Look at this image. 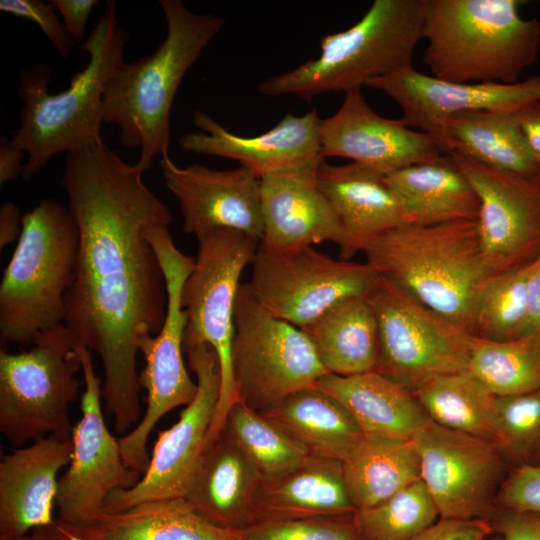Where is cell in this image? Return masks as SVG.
I'll return each instance as SVG.
<instances>
[{
    "mask_svg": "<svg viewBox=\"0 0 540 540\" xmlns=\"http://www.w3.org/2000/svg\"><path fill=\"white\" fill-rule=\"evenodd\" d=\"M22 217L18 206L4 202L0 208V248L19 238L22 230Z\"/></svg>",
    "mask_w": 540,
    "mask_h": 540,
    "instance_id": "f907efd6",
    "label": "cell"
},
{
    "mask_svg": "<svg viewBox=\"0 0 540 540\" xmlns=\"http://www.w3.org/2000/svg\"><path fill=\"white\" fill-rule=\"evenodd\" d=\"M0 540H84L70 525L55 520L49 525L38 527L18 537H3Z\"/></svg>",
    "mask_w": 540,
    "mask_h": 540,
    "instance_id": "681fc988",
    "label": "cell"
},
{
    "mask_svg": "<svg viewBox=\"0 0 540 540\" xmlns=\"http://www.w3.org/2000/svg\"><path fill=\"white\" fill-rule=\"evenodd\" d=\"M71 455V437L50 434L2 457L0 536H23L55 521L58 474Z\"/></svg>",
    "mask_w": 540,
    "mask_h": 540,
    "instance_id": "7402d4cb",
    "label": "cell"
},
{
    "mask_svg": "<svg viewBox=\"0 0 540 540\" xmlns=\"http://www.w3.org/2000/svg\"><path fill=\"white\" fill-rule=\"evenodd\" d=\"M322 119L315 108L303 115L286 114L270 130L244 137L226 130L210 115L196 111L198 132L183 134L178 145L187 152L238 161L258 178L268 175L318 170Z\"/></svg>",
    "mask_w": 540,
    "mask_h": 540,
    "instance_id": "d6986e66",
    "label": "cell"
},
{
    "mask_svg": "<svg viewBox=\"0 0 540 540\" xmlns=\"http://www.w3.org/2000/svg\"><path fill=\"white\" fill-rule=\"evenodd\" d=\"M232 367L239 400L262 414L328 373L304 331L267 311L249 283L236 298Z\"/></svg>",
    "mask_w": 540,
    "mask_h": 540,
    "instance_id": "8fae6325",
    "label": "cell"
},
{
    "mask_svg": "<svg viewBox=\"0 0 540 540\" xmlns=\"http://www.w3.org/2000/svg\"><path fill=\"white\" fill-rule=\"evenodd\" d=\"M350 499L357 510L386 500L420 479V461L412 440L367 436L343 461Z\"/></svg>",
    "mask_w": 540,
    "mask_h": 540,
    "instance_id": "d6a6232c",
    "label": "cell"
},
{
    "mask_svg": "<svg viewBox=\"0 0 540 540\" xmlns=\"http://www.w3.org/2000/svg\"><path fill=\"white\" fill-rule=\"evenodd\" d=\"M168 190L178 201L183 231L197 239L217 228L263 235L261 179L246 168L216 170L200 164L176 165L165 155L160 161Z\"/></svg>",
    "mask_w": 540,
    "mask_h": 540,
    "instance_id": "ffe728a7",
    "label": "cell"
},
{
    "mask_svg": "<svg viewBox=\"0 0 540 540\" xmlns=\"http://www.w3.org/2000/svg\"><path fill=\"white\" fill-rule=\"evenodd\" d=\"M168 226L155 224L144 231L164 275L167 309L159 332L138 340V352L145 361L139 384L147 392V406L139 423L119 439L124 463L139 472L148 468L151 456L147 442L155 425L169 411L189 405L198 392V384L190 378L183 358L187 317L181 305L183 284L195 260L176 247Z\"/></svg>",
    "mask_w": 540,
    "mask_h": 540,
    "instance_id": "30bf717a",
    "label": "cell"
},
{
    "mask_svg": "<svg viewBox=\"0 0 540 540\" xmlns=\"http://www.w3.org/2000/svg\"><path fill=\"white\" fill-rule=\"evenodd\" d=\"M540 443V388L496 396L494 445L515 466L529 462Z\"/></svg>",
    "mask_w": 540,
    "mask_h": 540,
    "instance_id": "f35d334b",
    "label": "cell"
},
{
    "mask_svg": "<svg viewBox=\"0 0 540 540\" xmlns=\"http://www.w3.org/2000/svg\"><path fill=\"white\" fill-rule=\"evenodd\" d=\"M62 16V21L74 41H81L86 32L89 16L99 4L97 0H51Z\"/></svg>",
    "mask_w": 540,
    "mask_h": 540,
    "instance_id": "f6af8a7d",
    "label": "cell"
},
{
    "mask_svg": "<svg viewBox=\"0 0 540 540\" xmlns=\"http://www.w3.org/2000/svg\"><path fill=\"white\" fill-rule=\"evenodd\" d=\"M73 528L84 540H245L243 530L214 525L185 498L102 512L89 524Z\"/></svg>",
    "mask_w": 540,
    "mask_h": 540,
    "instance_id": "f1b7e54d",
    "label": "cell"
},
{
    "mask_svg": "<svg viewBox=\"0 0 540 540\" xmlns=\"http://www.w3.org/2000/svg\"><path fill=\"white\" fill-rule=\"evenodd\" d=\"M249 285L274 316L303 328L336 303L366 297L379 274L367 262L333 259L312 245L272 247L259 242Z\"/></svg>",
    "mask_w": 540,
    "mask_h": 540,
    "instance_id": "4fadbf2b",
    "label": "cell"
},
{
    "mask_svg": "<svg viewBox=\"0 0 540 540\" xmlns=\"http://www.w3.org/2000/svg\"><path fill=\"white\" fill-rule=\"evenodd\" d=\"M493 525L502 540H540V518L500 509Z\"/></svg>",
    "mask_w": 540,
    "mask_h": 540,
    "instance_id": "ee69618b",
    "label": "cell"
},
{
    "mask_svg": "<svg viewBox=\"0 0 540 540\" xmlns=\"http://www.w3.org/2000/svg\"><path fill=\"white\" fill-rule=\"evenodd\" d=\"M498 540H502V539L500 538V539H498Z\"/></svg>",
    "mask_w": 540,
    "mask_h": 540,
    "instance_id": "f5cc1de1",
    "label": "cell"
},
{
    "mask_svg": "<svg viewBox=\"0 0 540 540\" xmlns=\"http://www.w3.org/2000/svg\"><path fill=\"white\" fill-rule=\"evenodd\" d=\"M516 117L535 164L540 171V101L516 112Z\"/></svg>",
    "mask_w": 540,
    "mask_h": 540,
    "instance_id": "bcb514c9",
    "label": "cell"
},
{
    "mask_svg": "<svg viewBox=\"0 0 540 540\" xmlns=\"http://www.w3.org/2000/svg\"><path fill=\"white\" fill-rule=\"evenodd\" d=\"M352 518L363 540H409L435 524L440 514L419 479L377 505L357 510Z\"/></svg>",
    "mask_w": 540,
    "mask_h": 540,
    "instance_id": "74e56055",
    "label": "cell"
},
{
    "mask_svg": "<svg viewBox=\"0 0 540 540\" xmlns=\"http://www.w3.org/2000/svg\"><path fill=\"white\" fill-rule=\"evenodd\" d=\"M189 368L197 377L198 392L185 406L178 421L159 431L147 470L131 488L112 492L103 512L115 513L133 506L184 498L205 452L221 389V371L216 352L207 344L184 350Z\"/></svg>",
    "mask_w": 540,
    "mask_h": 540,
    "instance_id": "5bb4252c",
    "label": "cell"
},
{
    "mask_svg": "<svg viewBox=\"0 0 540 540\" xmlns=\"http://www.w3.org/2000/svg\"><path fill=\"white\" fill-rule=\"evenodd\" d=\"M412 392L433 422L494 444L496 395L468 369L437 376Z\"/></svg>",
    "mask_w": 540,
    "mask_h": 540,
    "instance_id": "836d02e7",
    "label": "cell"
},
{
    "mask_svg": "<svg viewBox=\"0 0 540 540\" xmlns=\"http://www.w3.org/2000/svg\"><path fill=\"white\" fill-rule=\"evenodd\" d=\"M496 505L503 510L540 518V465L526 463L515 466L499 488Z\"/></svg>",
    "mask_w": 540,
    "mask_h": 540,
    "instance_id": "60d3db41",
    "label": "cell"
},
{
    "mask_svg": "<svg viewBox=\"0 0 540 540\" xmlns=\"http://www.w3.org/2000/svg\"><path fill=\"white\" fill-rule=\"evenodd\" d=\"M0 11L37 24L60 56L65 60L70 58L75 41L51 3L40 0H1Z\"/></svg>",
    "mask_w": 540,
    "mask_h": 540,
    "instance_id": "b9f144b4",
    "label": "cell"
},
{
    "mask_svg": "<svg viewBox=\"0 0 540 540\" xmlns=\"http://www.w3.org/2000/svg\"><path fill=\"white\" fill-rule=\"evenodd\" d=\"M78 353L84 375L81 418L72 428L71 461L59 478L55 501L58 520L73 527L92 522L112 492L131 488L141 478L140 472L126 466L119 440L106 426L92 352L78 344Z\"/></svg>",
    "mask_w": 540,
    "mask_h": 540,
    "instance_id": "9a60e30c",
    "label": "cell"
},
{
    "mask_svg": "<svg viewBox=\"0 0 540 540\" xmlns=\"http://www.w3.org/2000/svg\"><path fill=\"white\" fill-rule=\"evenodd\" d=\"M359 251L379 275L471 332L476 297L492 275L476 221L404 223L363 242Z\"/></svg>",
    "mask_w": 540,
    "mask_h": 540,
    "instance_id": "5b68a950",
    "label": "cell"
},
{
    "mask_svg": "<svg viewBox=\"0 0 540 540\" xmlns=\"http://www.w3.org/2000/svg\"><path fill=\"white\" fill-rule=\"evenodd\" d=\"M78 343L65 325L41 333L21 353L0 352V432L15 447L50 434L71 437L79 395Z\"/></svg>",
    "mask_w": 540,
    "mask_h": 540,
    "instance_id": "9c48e42d",
    "label": "cell"
},
{
    "mask_svg": "<svg viewBox=\"0 0 540 540\" xmlns=\"http://www.w3.org/2000/svg\"><path fill=\"white\" fill-rule=\"evenodd\" d=\"M262 479L244 453L220 435L205 450L184 498L214 525L244 530L252 523L253 502Z\"/></svg>",
    "mask_w": 540,
    "mask_h": 540,
    "instance_id": "83f0119b",
    "label": "cell"
},
{
    "mask_svg": "<svg viewBox=\"0 0 540 540\" xmlns=\"http://www.w3.org/2000/svg\"><path fill=\"white\" fill-rule=\"evenodd\" d=\"M468 370L496 396L539 389L540 328L504 342L475 337Z\"/></svg>",
    "mask_w": 540,
    "mask_h": 540,
    "instance_id": "d590c367",
    "label": "cell"
},
{
    "mask_svg": "<svg viewBox=\"0 0 540 540\" xmlns=\"http://www.w3.org/2000/svg\"><path fill=\"white\" fill-rule=\"evenodd\" d=\"M301 329L328 373L350 376L375 371L378 323L367 296L342 300Z\"/></svg>",
    "mask_w": 540,
    "mask_h": 540,
    "instance_id": "4dcf8cb0",
    "label": "cell"
},
{
    "mask_svg": "<svg viewBox=\"0 0 540 540\" xmlns=\"http://www.w3.org/2000/svg\"><path fill=\"white\" fill-rule=\"evenodd\" d=\"M440 150L507 173H540L516 112L478 110L456 114L443 124Z\"/></svg>",
    "mask_w": 540,
    "mask_h": 540,
    "instance_id": "f546056e",
    "label": "cell"
},
{
    "mask_svg": "<svg viewBox=\"0 0 540 540\" xmlns=\"http://www.w3.org/2000/svg\"><path fill=\"white\" fill-rule=\"evenodd\" d=\"M421 40V0H375L353 26L324 35L318 57L265 79L258 91L310 102L322 93L361 89L371 79L411 67Z\"/></svg>",
    "mask_w": 540,
    "mask_h": 540,
    "instance_id": "52a82bcc",
    "label": "cell"
},
{
    "mask_svg": "<svg viewBox=\"0 0 540 540\" xmlns=\"http://www.w3.org/2000/svg\"><path fill=\"white\" fill-rule=\"evenodd\" d=\"M220 435L244 453L263 479L286 474L310 456L295 436L241 400L231 406Z\"/></svg>",
    "mask_w": 540,
    "mask_h": 540,
    "instance_id": "e575fe53",
    "label": "cell"
},
{
    "mask_svg": "<svg viewBox=\"0 0 540 540\" xmlns=\"http://www.w3.org/2000/svg\"><path fill=\"white\" fill-rule=\"evenodd\" d=\"M527 334L540 328V257L529 266L527 275Z\"/></svg>",
    "mask_w": 540,
    "mask_h": 540,
    "instance_id": "7dc6e473",
    "label": "cell"
},
{
    "mask_svg": "<svg viewBox=\"0 0 540 540\" xmlns=\"http://www.w3.org/2000/svg\"><path fill=\"white\" fill-rule=\"evenodd\" d=\"M317 182L346 234L344 260L359 252L363 242L405 223L385 175L377 170L354 162L331 165L324 160Z\"/></svg>",
    "mask_w": 540,
    "mask_h": 540,
    "instance_id": "d4e9b609",
    "label": "cell"
},
{
    "mask_svg": "<svg viewBox=\"0 0 540 540\" xmlns=\"http://www.w3.org/2000/svg\"><path fill=\"white\" fill-rule=\"evenodd\" d=\"M405 223L433 225L476 221L479 199L449 154L385 175Z\"/></svg>",
    "mask_w": 540,
    "mask_h": 540,
    "instance_id": "4316f807",
    "label": "cell"
},
{
    "mask_svg": "<svg viewBox=\"0 0 540 540\" xmlns=\"http://www.w3.org/2000/svg\"><path fill=\"white\" fill-rule=\"evenodd\" d=\"M479 199L476 220L492 275L525 267L540 257V173L517 175L449 154Z\"/></svg>",
    "mask_w": 540,
    "mask_h": 540,
    "instance_id": "e0dca14e",
    "label": "cell"
},
{
    "mask_svg": "<svg viewBox=\"0 0 540 540\" xmlns=\"http://www.w3.org/2000/svg\"><path fill=\"white\" fill-rule=\"evenodd\" d=\"M264 415L295 436L310 455L341 462L364 437L345 407L316 387L292 394Z\"/></svg>",
    "mask_w": 540,
    "mask_h": 540,
    "instance_id": "1f68e13d",
    "label": "cell"
},
{
    "mask_svg": "<svg viewBox=\"0 0 540 540\" xmlns=\"http://www.w3.org/2000/svg\"><path fill=\"white\" fill-rule=\"evenodd\" d=\"M197 240V258L183 284L181 305L187 317L183 350L207 344L220 364L221 389L206 450L220 436L228 411L239 400L232 367L234 310L240 276L253 262L260 240L229 228L213 229Z\"/></svg>",
    "mask_w": 540,
    "mask_h": 540,
    "instance_id": "ba28073f",
    "label": "cell"
},
{
    "mask_svg": "<svg viewBox=\"0 0 540 540\" xmlns=\"http://www.w3.org/2000/svg\"><path fill=\"white\" fill-rule=\"evenodd\" d=\"M320 141L324 159L348 158L384 175L443 154L430 135L376 113L361 89L345 93L337 112L322 119Z\"/></svg>",
    "mask_w": 540,
    "mask_h": 540,
    "instance_id": "44dd1931",
    "label": "cell"
},
{
    "mask_svg": "<svg viewBox=\"0 0 540 540\" xmlns=\"http://www.w3.org/2000/svg\"><path fill=\"white\" fill-rule=\"evenodd\" d=\"M422 60L430 75L457 83L518 82L540 53V20L520 0H421Z\"/></svg>",
    "mask_w": 540,
    "mask_h": 540,
    "instance_id": "277c9868",
    "label": "cell"
},
{
    "mask_svg": "<svg viewBox=\"0 0 540 540\" xmlns=\"http://www.w3.org/2000/svg\"><path fill=\"white\" fill-rule=\"evenodd\" d=\"M412 441L440 518L490 520L506 466L496 446L431 419Z\"/></svg>",
    "mask_w": 540,
    "mask_h": 540,
    "instance_id": "2e32d148",
    "label": "cell"
},
{
    "mask_svg": "<svg viewBox=\"0 0 540 540\" xmlns=\"http://www.w3.org/2000/svg\"><path fill=\"white\" fill-rule=\"evenodd\" d=\"M530 264L491 275L486 280L472 312L471 332L475 337L504 342L527 334V275Z\"/></svg>",
    "mask_w": 540,
    "mask_h": 540,
    "instance_id": "8d00e7d4",
    "label": "cell"
},
{
    "mask_svg": "<svg viewBox=\"0 0 540 540\" xmlns=\"http://www.w3.org/2000/svg\"><path fill=\"white\" fill-rule=\"evenodd\" d=\"M104 141L65 156L61 185L79 231L64 325L101 360L102 399L118 433L141 419L138 340L161 329L167 289L147 227L169 225L168 207Z\"/></svg>",
    "mask_w": 540,
    "mask_h": 540,
    "instance_id": "6da1fadb",
    "label": "cell"
},
{
    "mask_svg": "<svg viewBox=\"0 0 540 540\" xmlns=\"http://www.w3.org/2000/svg\"><path fill=\"white\" fill-rule=\"evenodd\" d=\"M367 299L378 323L376 372L413 391L468 369L475 339L468 329L381 275Z\"/></svg>",
    "mask_w": 540,
    "mask_h": 540,
    "instance_id": "7c38bea8",
    "label": "cell"
},
{
    "mask_svg": "<svg viewBox=\"0 0 540 540\" xmlns=\"http://www.w3.org/2000/svg\"><path fill=\"white\" fill-rule=\"evenodd\" d=\"M25 152L17 148L11 140H0V184L3 185L21 175Z\"/></svg>",
    "mask_w": 540,
    "mask_h": 540,
    "instance_id": "c3c4849f",
    "label": "cell"
},
{
    "mask_svg": "<svg viewBox=\"0 0 540 540\" xmlns=\"http://www.w3.org/2000/svg\"><path fill=\"white\" fill-rule=\"evenodd\" d=\"M494 532L487 519H442L409 540H486Z\"/></svg>",
    "mask_w": 540,
    "mask_h": 540,
    "instance_id": "7bdbcfd3",
    "label": "cell"
},
{
    "mask_svg": "<svg viewBox=\"0 0 540 540\" xmlns=\"http://www.w3.org/2000/svg\"><path fill=\"white\" fill-rule=\"evenodd\" d=\"M317 171L261 178L263 235L260 242L277 248L336 243L344 257L348 240L317 182Z\"/></svg>",
    "mask_w": 540,
    "mask_h": 540,
    "instance_id": "603a6c76",
    "label": "cell"
},
{
    "mask_svg": "<svg viewBox=\"0 0 540 540\" xmlns=\"http://www.w3.org/2000/svg\"><path fill=\"white\" fill-rule=\"evenodd\" d=\"M352 516L258 522L243 534L245 540H363Z\"/></svg>",
    "mask_w": 540,
    "mask_h": 540,
    "instance_id": "ab89813d",
    "label": "cell"
},
{
    "mask_svg": "<svg viewBox=\"0 0 540 540\" xmlns=\"http://www.w3.org/2000/svg\"><path fill=\"white\" fill-rule=\"evenodd\" d=\"M316 388L340 402L367 436L412 440L430 420L411 390L376 371L327 373Z\"/></svg>",
    "mask_w": 540,
    "mask_h": 540,
    "instance_id": "484cf974",
    "label": "cell"
},
{
    "mask_svg": "<svg viewBox=\"0 0 540 540\" xmlns=\"http://www.w3.org/2000/svg\"><path fill=\"white\" fill-rule=\"evenodd\" d=\"M79 231L69 207L41 200L22 217V230L0 284L1 345L31 346L64 325Z\"/></svg>",
    "mask_w": 540,
    "mask_h": 540,
    "instance_id": "8992f818",
    "label": "cell"
},
{
    "mask_svg": "<svg viewBox=\"0 0 540 540\" xmlns=\"http://www.w3.org/2000/svg\"><path fill=\"white\" fill-rule=\"evenodd\" d=\"M529 464H535V465H540V443L538 444V446L536 447V449L534 450L529 462Z\"/></svg>",
    "mask_w": 540,
    "mask_h": 540,
    "instance_id": "816d5d0a",
    "label": "cell"
},
{
    "mask_svg": "<svg viewBox=\"0 0 540 540\" xmlns=\"http://www.w3.org/2000/svg\"><path fill=\"white\" fill-rule=\"evenodd\" d=\"M343 462L310 455L279 477L262 479L252 510V523L353 515ZM250 526V525H249Z\"/></svg>",
    "mask_w": 540,
    "mask_h": 540,
    "instance_id": "cb8c5ba5",
    "label": "cell"
},
{
    "mask_svg": "<svg viewBox=\"0 0 540 540\" xmlns=\"http://www.w3.org/2000/svg\"><path fill=\"white\" fill-rule=\"evenodd\" d=\"M167 24L164 41L150 55L123 63L103 96V121L119 127L128 149L140 148L137 164L145 171L155 156L167 154L170 113L189 68L224 25L212 14H197L181 0H160Z\"/></svg>",
    "mask_w": 540,
    "mask_h": 540,
    "instance_id": "3957f363",
    "label": "cell"
},
{
    "mask_svg": "<svg viewBox=\"0 0 540 540\" xmlns=\"http://www.w3.org/2000/svg\"><path fill=\"white\" fill-rule=\"evenodd\" d=\"M379 90L402 110L406 126L430 135L440 148L444 122L468 111L514 113L540 101V76L513 84L457 83L423 74L413 68L369 80L366 85Z\"/></svg>",
    "mask_w": 540,
    "mask_h": 540,
    "instance_id": "ac0fdd59",
    "label": "cell"
},
{
    "mask_svg": "<svg viewBox=\"0 0 540 540\" xmlns=\"http://www.w3.org/2000/svg\"><path fill=\"white\" fill-rule=\"evenodd\" d=\"M128 31L118 21L115 1H108L80 49L87 65L74 74L69 87L50 93L51 71L40 64L20 70L18 95L23 104L20 126L12 143L27 154L21 177L32 178L60 152L73 153L103 142V96L124 63Z\"/></svg>",
    "mask_w": 540,
    "mask_h": 540,
    "instance_id": "7a4b0ae2",
    "label": "cell"
}]
</instances>
